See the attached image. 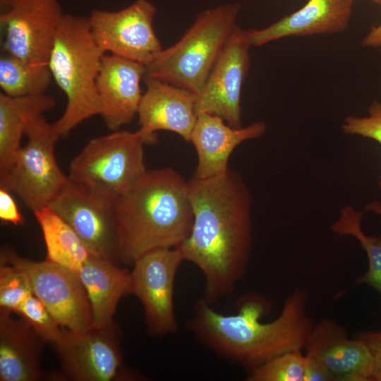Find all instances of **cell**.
Listing matches in <instances>:
<instances>
[{"instance_id":"7402d4cb","label":"cell","mask_w":381,"mask_h":381,"mask_svg":"<svg viewBox=\"0 0 381 381\" xmlns=\"http://www.w3.org/2000/svg\"><path fill=\"white\" fill-rule=\"evenodd\" d=\"M55 105V99L45 93L20 97L0 93V168L20 149L30 123Z\"/></svg>"},{"instance_id":"603a6c76","label":"cell","mask_w":381,"mask_h":381,"mask_svg":"<svg viewBox=\"0 0 381 381\" xmlns=\"http://www.w3.org/2000/svg\"><path fill=\"white\" fill-rule=\"evenodd\" d=\"M33 213L42 230L46 246V260L77 274L92 255L72 227L51 207Z\"/></svg>"},{"instance_id":"d4e9b609","label":"cell","mask_w":381,"mask_h":381,"mask_svg":"<svg viewBox=\"0 0 381 381\" xmlns=\"http://www.w3.org/2000/svg\"><path fill=\"white\" fill-rule=\"evenodd\" d=\"M52 77L47 65L25 61L2 52L0 57L1 92L11 97L45 93Z\"/></svg>"},{"instance_id":"4dcf8cb0","label":"cell","mask_w":381,"mask_h":381,"mask_svg":"<svg viewBox=\"0 0 381 381\" xmlns=\"http://www.w3.org/2000/svg\"><path fill=\"white\" fill-rule=\"evenodd\" d=\"M0 219L13 225L23 224V217L10 191L0 188Z\"/></svg>"},{"instance_id":"8fae6325","label":"cell","mask_w":381,"mask_h":381,"mask_svg":"<svg viewBox=\"0 0 381 381\" xmlns=\"http://www.w3.org/2000/svg\"><path fill=\"white\" fill-rule=\"evenodd\" d=\"M183 261L177 247L152 250L132 264L131 294L141 302L147 332L155 337H163L178 331L174 284Z\"/></svg>"},{"instance_id":"ffe728a7","label":"cell","mask_w":381,"mask_h":381,"mask_svg":"<svg viewBox=\"0 0 381 381\" xmlns=\"http://www.w3.org/2000/svg\"><path fill=\"white\" fill-rule=\"evenodd\" d=\"M0 309V380L40 381L45 340L23 318Z\"/></svg>"},{"instance_id":"8992f818","label":"cell","mask_w":381,"mask_h":381,"mask_svg":"<svg viewBox=\"0 0 381 381\" xmlns=\"http://www.w3.org/2000/svg\"><path fill=\"white\" fill-rule=\"evenodd\" d=\"M28 142L0 168V188L18 195L32 212L49 207L70 183L54 154L61 137L54 123L40 116L26 129Z\"/></svg>"},{"instance_id":"4fadbf2b","label":"cell","mask_w":381,"mask_h":381,"mask_svg":"<svg viewBox=\"0 0 381 381\" xmlns=\"http://www.w3.org/2000/svg\"><path fill=\"white\" fill-rule=\"evenodd\" d=\"M64 16L58 0H8L0 12L2 52L47 65Z\"/></svg>"},{"instance_id":"d590c367","label":"cell","mask_w":381,"mask_h":381,"mask_svg":"<svg viewBox=\"0 0 381 381\" xmlns=\"http://www.w3.org/2000/svg\"><path fill=\"white\" fill-rule=\"evenodd\" d=\"M371 1L377 4L381 5V0H371Z\"/></svg>"},{"instance_id":"ac0fdd59","label":"cell","mask_w":381,"mask_h":381,"mask_svg":"<svg viewBox=\"0 0 381 381\" xmlns=\"http://www.w3.org/2000/svg\"><path fill=\"white\" fill-rule=\"evenodd\" d=\"M266 131L267 125L261 121L234 128L217 116L198 115L189 141L198 157L193 177L207 179L224 173L230 168L234 150L245 141L262 136Z\"/></svg>"},{"instance_id":"7c38bea8","label":"cell","mask_w":381,"mask_h":381,"mask_svg":"<svg viewBox=\"0 0 381 381\" xmlns=\"http://www.w3.org/2000/svg\"><path fill=\"white\" fill-rule=\"evenodd\" d=\"M156 8L134 0L116 11L95 9L88 17L92 35L102 51L147 64L163 49L155 32Z\"/></svg>"},{"instance_id":"3957f363","label":"cell","mask_w":381,"mask_h":381,"mask_svg":"<svg viewBox=\"0 0 381 381\" xmlns=\"http://www.w3.org/2000/svg\"><path fill=\"white\" fill-rule=\"evenodd\" d=\"M115 205L123 264L152 250L177 248L190 234L188 181L173 168L147 169Z\"/></svg>"},{"instance_id":"5b68a950","label":"cell","mask_w":381,"mask_h":381,"mask_svg":"<svg viewBox=\"0 0 381 381\" xmlns=\"http://www.w3.org/2000/svg\"><path fill=\"white\" fill-rule=\"evenodd\" d=\"M240 9L233 3L202 11L176 43L145 66L144 79L168 83L197 95L236 28Z\"/></svg>"},{"instance_id":"2e32d148","label":"cell","mask_w":381,"mask_h":381,"mask_svg":"<svg viewBox=\"0 0 381 381\" xmlns=\"http://www.w3.org/2000/svg\"><path fill=\"white\" fill-rule=\"evenodd\" d=\"M306 354L320 361L332 381H370L373 359L361 340L350 338L344 327L330 319L313 325L305 349Z\"/></svg>"},{"instance_id":"484cf974","label":"cell","mask_w":381,"mask_h":381,"mask_svg":"<svg viewBox=\"0 0 381 381\" xmlns=\"http://www.w3.org/2000/svg\"><path fill=\"white\" fill-rule=\"evenodd\" d=\"M306 358L302 351L278 355L248 373V381H303Z\"/></svg>"},{"instance_id":"e0dca14e","label":"cell","mask_w":381,"mask_h":381,"mask_svg":"<svg viewBox=\"0 0 381 381\" xmlns=\"http://www.w3.org/2000/svg\"><path fill=\"white\" fill-rule=\"evenodd\" d=\"M145 65L104 54L97 78L100 116L107 127L117 131L137 116L143 97Z\"/></svg>"},{"instance_id":"7a4b0ae2","label":"cell","mask_w":381,"mask_h":381,"mask_svg":"<svg viewBox=\"0 0 381 381\" xmlns=\"http://www.w3.org/2000/svg\"><path fill=\"white\" fill-rule=\"evenodd\" d=\"M307 303V292L296 289L285 300L279 315L265 322L261 320L272 303L261 295H244L232 315L217 312L202 298L196 301L186 327L208 349L249 373L278 355L304 350L314 325Z\"/></svg>"},{"instance_id":"44dd1931","label":"cell","mask_w":381,"mask_h":381,"mask_svg":"<svg viewBox=\"0 0 381 381\" xmlns=\"http://www.w3.org/2000/svg\"><path fill=\"white\" fill-rule=\"evenodd\" d=\"M77 275L90 300L92 326L111 323L120 300L131 294L130 271L117 263L91 255Z\"/></svg>"},{"instance_id":"ba28073f","label":"cell","mask_w":381,"mask_h":381,"mask_svg":"<svg viewBox=\"0 0 381 381\" xmlns=\"http://www.w3.org/2000/svg\"><path fill=\"white\" fill-rule=\"evenodd\" d=\"M122 332L113 321L103 327L84 330L63 328L55 346L59 373L52 378L70 381H123L138 377L125 366Z\"/></svg>"},{"instance_id":"cb8c5ba5","label":"cell","mask_w":381,"mask_h":381,"mask_svg":"<svg viewBox=\"0 0 381 381\" xmlns=\"http://www.w3.org/2000/svg\"><path fill=\"white\" fill-rule=\"evenodd\" d=\"M363 212L351 205L342 207L338 219L332 224L334 234L355 238L365 250L368 268L355 280L356 284H366L381 297V236L367 235L362 228Z\"/></svg>"},{"instance_id":"30bf717a","label":"cell","mask_w":381,"mask_h":381,"mask_svg":"<svg viewBox=\"0 0 381 381\" xmlns=\"http://www.w3.org/2000/svg\"><path fill=\"white\" fill-rule=\"evenodd\" d=\"M49 207L72 227L92 255L123 264L115 199L70 181Z\"/></svg>"},{"instance_id":"83f0119b","label":"cell","mask_w":381,"mask_h":381,"mask_svg":"<svg viewBox=\"0 0 381 381\" xmlns=\"http://www.w3.org/2000/svg\"><path fill=\"white\" fill-rule=\"evenodd\" d=\"M15 313L29 323L47 343L54 345L60 339L63 327L34 293L25 298Z\"/></svg>"},{"instance_id":"6da1fadb","label":"cell","mask_w":381,"mask_h":381,"mask_svg":"<svg viewBox=\"0 0 381 381\" xmlns=\"http://www.w3.org/2000/svg\"><path fill=\"white\" fill-rule=\"evenodd\" d=\"M193 222L179 246L184 261L202 272V298L212 304L231 294L245 276L253 247L251 191L229 168L207 179L188 180Z\"/></svg>"},{"instance_id":"5bb4252c","label":"cell","mask_w":381,"mask_h":381,"mask_svg":"<svg viewBox=\"0 0 381 381\" xmlns=\"http://www.w3.org/2000/svg\"><path fill=\"white\" fill-rule=\"evenodd\" d=\"M252 47L249 30L237 25L196 95L197 115L212 114L232 127L243 126L241 92L249 71Z\"/></svg>"},{"instance_id":"e575fe53","label":"cell","mask_w":381,"mask_h":381,"mask_svg":"<svg viewBox=\"0 0 381 381\" xmlns=\"http://www.w3.org/2000/svg\"><path fill=\"white\" fill-rule=\"evenodd\" d=\"M8 0H0V10H4L7 4Z\"/></svg>"},{"instance_id":"4316f807","label":"cell","mask_w":381,"mask_h":381,"mask_svg":"<svg viewBox=\"0 0 381 381\" xmlns=\"http://www.w3.org/2000/svg\"><path fill=\"white\" fill-rule=\"evenodd\" d=\"M32 293L25 273L16 265L0 260V309L15 313Z\"/></svg>"},{"instance_id":"f1b7e54d","label":"cell","mask_w":381,"mask_h":381,"mask_svg":"<svg viewBox=\"0 0 381 381\" xmlns=\"http://www.w3.org/2000/svg\"><path fill=\"white\" fill-rule=\"evenodd\" d=\"M341 130L345 134L373 139L381 145V102L373 101L367 116H348Z\"/></svg>"},{"instance_id":"d6986e66","label":"cell","mask_w":381,"mask_h":381,"mask_svg":"<svg viewBox=\"0 0 381 381\" xmlns=\"http://www.w3.org/2000/svg\"><path fill=\"white\" fill-rule=\"evenodd\" d=\"M354 0H308L306 4L262 29L249 30L253 47L289 37L334 34L349 26Z\"/></svg>"},{"instance_id":"f546056e","label":"cell","mask_w":381,"mask_h":381,"mask_svg":"<svg viewBox=\"0 0 381 381\" xmlns=\"http://www.w3.org/2000/svg\"><path fill=\"white\" fill-rule=\"evenodd\" d=\"M368 346L373 359L370 381H381V330H361L353 334Z\"/></svg>"},{"instance_id":"277c9868","label":"cell","mask_w":381,"mask_h":381,"mask_svg":"<svg viewBox=\"0 0 381 381\" xmlns=\"http://www.w3.org/2000/svg\"><path fill=\"white\" fill-rule=\"evenodd\" d=\"M104 54L92 35L88 18L64 14L47 61L52 78L67 99L63 114L53 123L61 137L100 114L97 78Z\"/></svg>"},{"instance_id":"836d02e7","label":"cell","mask_w":381,"mask_h":381,"mask_svg":"<svg viewBox=\"0 0 381 381\" xmlns=\"http://www.w3.org/2000/svg\"><path fill=\"white\" fill-rule=\"evenodd\" d=\"M364 210L381 216V203L378 201L371 202L365 206Z\"/></svg>"},{"instance_id":"d6a6232c","label":"cell","mask_w":381,"mask_h":381,"mask_svg":"<svg viewBox=\"0 0 381 381\" xmlns=\"http://www.w3.org/2000/svg\"><path fill=\"white\" fill-rule=\"evenodd\" d=\"M362 44L368 47H381V24L377 26H372L369 32L362 40Z\"/></svg>"},{"instance_id":"1f68e13d","label":"cell","mask_w":381,"mask_h":381,"mask_svg":"<svg viewBox=\"0 0 381 381\" xmlns=\"http://www.w3.org/2000/svg\"><path fill=\"white\" fill-rule=\"evenodd\" d=\"M303 381H332L328 371L316 358L305 353Z\"/></svg>"},{"instance_id":"9c48e42d","label":"cell","mask_w":381,"mask_h":381,"mask_svg":"<svg viewBox=\"0 0 381 381\" xmlns=\"http://www.w3.org/2000/svg\"><path fill=\"white\" fill-rule=\"evenodd\" d=\"M0 260L10 262L27 275L34 294L63 327L80 331L92 326V315L87 291L71 270L45 260L32 261L4 249Z\"/></svg>"},{"instance_id":"8d00e7d4","label":"cell","mask_w":381,"mask_h":381,"mask_svg":"<svg viewBox=\"0 0 381 381\" xmlns=\"http://www.w3.org/2000/svg\"><path fill=\"white\" fill-rule=\"evenodd\" d=\"M379 186H380V188H381V176H380V181H379Z\"/></svg>"},{"instance_id":"9a60e30c","label":"cell","mask_w":381,"mask_h":381,"mask_svg":"<svg viewBox=\"0 0 381 381\" xmlns=\"http://www.w3.org/2000/svg\"><path fill=\"white\" fill-rule=\"evenodd\" d=\"M146 90L138 107L139 129L145 144L155 143L159 131L173 132L189 142L197 119L196 95L156 79H144Z\"/></svg>"},{"instance_id":"52a82bcc","label":"cell","mask_w":381,"mask_h":381,"mask_svg":"<svg viewBox=\"0 0 381 381\" xmlns=\"http://www.w3.org/2000/svg\"><path fill=\"white\" fill-rule=\"evenodd\" d=\"M145 145L138 131L117 130L94 138L72 159L68 176L74 183L116 199L147 171Z\"/></svg>"}]
</instances>
